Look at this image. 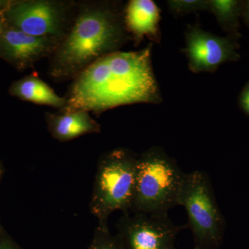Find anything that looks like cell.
I'll return each mask as SVG.
<instances>
[{"instance_id":"8","label":"cell","mask_w":249,"mask_h":249,"mask_svg":"<svg viewBox=\"0 0 249 249\" xmlns=\"http://www.w3.org/2000/svg\"><path fill=\"white\" fill-rule=\"evenodd\" d=\"M183 52L188 58L190 70L196 73L215 71L235 55L230 41L203 30L199 26L188 28Z\"/></svg>"},{"instance_id":"5","label":"cell","mask_w":249,"mask_h":249,"mask_svg":"<svg viewBox=\"0 0 249 249\" xmlns=\"http://www.w3.org/2000/svg\"><path fill=\"white\" fill-rule=\"evenodd\" d=\"M178 206L186 210L195 247L215 249L222 237L223 219L207 173L199 170L186 173Z\"/></svg>"},{"instance_id":"3","label":"cell","mask_w":249,"mask_h":249,"mask_svg":"<svg viewBox=\"0 0 249 249\" xmlns=\"http://www.w3.org/2000/svg\"><path fill=\"white\" fill-rule=\"evenodd\" d=\"M160 147H152L137 160L133 213L165 215L178 206L185 175Z\"/></svg>"},{"instance_id":"17","label":"cell","mask_w":249,"mask_h":249,"mask_svg":"<svg viewBox=\"0 0 249 249\" xmlns=\"http://www.w3.org/2000/svg\"><path fill=\"white\" fill-rule=\"evenodd\" d=\"M0 249H20L9 240H0Z\"/></svg>"},{"instance_id":"12","label":"cell","mask_w":249,"mask_h":249,"mask_svg":"<svg viewBox=\"0 0 249 249\" xmlns=\"http://www.w3.org/2000/svg\"><path fill=\"white\" fill-rule=\"evenodd\" d=\"M13 96L40 106H50L61 111L66 106L67 98L62 97L48 84L35 75L24 77L11 86Z\"/></svg>"},{"instance_id":"18","label":"cell","mask_w":249,"mask_h":249,"mask_svg":"<svg viewBox=\"0 0 249 249\" xmlns=\"http://www.w3.org/2000/svg\"><path fill=\"white\" fill-rule=\"evenodd\" d=\"M11 2H12V1L0 0V15L2 16L3 14L6 11V9L9 8Z\"/></svg>"},{"instance_id":"20","label":"cell","mask_w":249,"mask_h":249,"mask_svg":"<svg viewBox=\"0 0 249 249\" xmlns=\"http://www.w3.org/2000/svg\"><path fill=\"white\" fill-rule=\"evenodd\" d=\"M246 16L249 19V1L247 2V11H246Z\"/></svg>"},{"instance_id":"11","label":"cell","mask_w":249,"mask_h":249,"mask_svg":"<svg viewBox=\"0 0 249 249\" xmlns=\"http://www.w3.org/2000/svg\"><path fill=\"white\" fill-rule=\"evenodd\" d=\"M45 121L49 133L60 142H69L85 134L101 132V124L86 111L47 112Z\"/></svg>"},{"instance_id":"21","label":"cell","mask_w":249,"mask_h":249,"mask_svg":"<svg viewBox=\"0 0 249 249\" xmlns=\"http://www.w3.org/2000/svg\"><path fill=\"white\" fill-rule=\"evenodd\" d=\"M191 249H201L197 248V247H195L194 248Z\"/></svg>"},{"instance_id":"19","label":"cell","mask_w":249,"mask_h":249,"mask_svg":"<svg viewBox=\"0 0 249 249\" xmlns=\"http://www.w3.org/2000/svg\"><path fill=\"white\" fill-rule=\"evenodd\" d=\"M5 28H6V24H5L4 18L1 15H0V36L4 32Z\"/></svg>"},{"instance_id":"9","label":"cell","mask_w":249,"mask_h":249,"mask_svg":"<svg viewBox=\"0 0 249 249\" xmlns=\"http://www.w3.org/2000/svg\"><path fill=\"white\" fill-rule=\"evenodd\" d=\"M60 40L33 36L6 25L0 36V56L19 70L32 66L41 59L50 57Z\"/></svg>"},{"instance_id":"14","label":"cell","mask_w":249,"mask_h":249,"mask_svg":"<svg viewBox=\"0 0 249 249\" xmlns=\"http://www.w3.org/2000/svg\"><path fill=\"white\" fill-rule=\"evenodd\" d=\"M87 249H123V247L117 237L109 231L108 224L98 223Z\"/></svg>"},{"instance_id":"1","label":"cell","mask_w":249,"mask_h":249,"mask_svg":"<svg viewBox=\"0 0 249 249\" xmlns=\"http://www.w3.org/2000/svg\"><path fill=\"white\" fill-rule=\"evenodd\" d=\"M152 44L136 52L101 57L74 78L59 112L102 113L125 105L160 103L161 96L152 65Z\"/></svg>"},{"instance_id":"6","label":"cell","mask_w":249,"mask_h":249,"mask_svg":"<svg viewBox=\"0 0 249 249\" xmlns=\"http://www.w3.org/2000/svg\"><path fill=\"white\" fill-rule=\"evenodd\" d=\"M78 4L71 0L12 1L2 16L6 26L36 37L61 40L71 27Z\"/></svg>"},{"instance_id":"16","label":"cell","mask_w":249,"mask_h":249,"mask_svg":"<svg viewBox=\"0 0 249 249\" xmlns=\"http://www.w3.org/2000/svg\"><path fill=\"white\" fill-rule=\"evenodd\" d=\"M241 103H242V107L249 114V85H247V88H245L243 93H242V97H241Z\"/></svg>"},{"instance_id":"13","label":"cell","mask_w":249,"mask_h":249,"mask_svg":"<svg viewBox=\"0 0 249 249\" xmlns=\"http://www.w3.org/2000/svg\"><path fill=\"white\" fill-rule=\"evenodd\" d=\"M239 3L233 0H211L209 10L223 26H228L235 21Z\"/></svg>"},{"instance_id":"2","label":"cell","mask_w":249,"mask_h":249,"mask_svg":"<svg viewBox=\"0 0 249 249\" xmlns=\"http://www.w3.org/2000/svg\"><path fill=\"white\" fill-rule=\"evenodd\" d=\"M124 14L107 1L78 2L71 27L49 58V76L74 78L107 54L118 52L128 40Z\"/></svg>"},{"instance_id":"7","label":"cell","mask_w":249,"mask_h":249,"mask_svg":"<svg viewBox=\"0 0 249 249\" xmlns=\"http://www.w3.org/2000/svg\"><path fill=\"white\" fill-rule=\"evenodd\" d=\"M116 229L123 249H177L175 240L182 228L174 224L168 214L128 212L121 216Z\"/></svg>"},{"instance_id":"4","label":"cell","mask_w":249,"mask_h":249,"mask_svg":"<svg viewBox=\"0 0 249 249\" xmlns=\"http://www.w3.org/2000/svg\"><path fill=\"white\" fill-rule=\"evenodd\" d=\"M138 156L127 148H116L98 160L89 203L98 223L108 224L115 211H131L135 193Z\"/></svg>"},{"instance_id":"15","label":"cell","mask_w":249,"mask_h":249,"mask_svg":"<svg viewBox=\"0 0 249 249\" xmlns=\"http://www.w3.org/2000/svg\"><path fill=\"white\" fill-rule=\"evenodd\" d=\"M167 4L174 14L178 15L209 10V1L206 0H170Z\"/></svg>"},{"instance_id":"10","label":"cell","mask_w":249,"mask_h":249,"mask_svg":"<svg viewBox=\"0 0 249 249\" xmlns=\"http://www.w3.org/2000/svg\"><path fill=\"white\" fill-rule=\"evenodd\" d=\"M124 22L129 34L137 42L144 37L160 42V8L152 0H131L124 9Z\"/></svg>"}]
</instances>
